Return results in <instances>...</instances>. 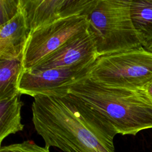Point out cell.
I'll return each instance as SVG.
<instances>
[{
    "label": "cell",
    "instance_id": "12",
    "mask_svg": "<svg viewBox=\"0 0 152 152\" xmlns=\"http://www.w3.org/2000/svg\"><path fill=\"white\" fill-rule=\"evenodd\" d=\"M23 69L20 60L0 59V100L20 94L18 86Z\"/></svg>",
    "mask_w": 152,
    "mask_h": 152
},
{
    "label": "cell",
    "instance_id": "6",
    "mask_svg": "<svg viewBox=\"0 0 152 152\" xmlns=\"http://www.w3.org/2000/svg\"><path fill=\"white\" fill-rule=\"evenodd\" d=\"M94 62L42 71L23 70L19 78L18 91L21 94L33 97L37 95L65 96L73 84L89 77Z\"/></svg>",
    "mask_w": 152,
    "mask_h": 152
},
{
    "label": "cell",
    "instance_id": "2",
    "mask_svg": "<svg viewBox=\"0 0 152 152\" xmlns=\"http://www.w3.org/2000/svg\"><path fill=\"white\" fill-rule=\"evenodd\" d=\"M68 93L104 116L117 134L135 135L152 128V102L144 90L107 86L88 77L73 84Z\"/></svg>",
    "mask_w": 152,
    "mask_h": 152
},
{
    "label": "cell",
    "instance_id": "3",
    "mask_svg": "<svg viewBox=\"0 0 152 152\" xmlns=\"http://www.w3.org/2000/svg\"><path fill=\"white\" fill-rule=\"evenodd\" d=\"M130 5L131 0H97L87 15L99 56L142 47Z\"/></svg>",
    "mask_w": 152,
    "mask_h": 152
},
{
    "label": "cell",
    "instance_id": "13",
    "mask_svg": "<svg viewBox=\"0 0 152 152\" xmlns=\"http://www.w3.org/2000/svg\"><path fill=\"white\" fill-rule=\"evenodd\" d=\"M20 11V0H0V26L14 18Z\"/></svg>",
    "mask_w": 152,
    "mask_h": 152
},
{
    "label": "cell",
    "instance_id": "1",
    "mask_svg": "<svg viewBox=\"0 0 152 152\" xmlns=\"http://www.w3.org/2000/svg\"><path fill=\"white\" fill-rule=\"evenodd\" d=\"M32 121L45 147L64 152H115L117 134L101 114L74 95L34 96Z\"/></svg>",
    "mask_w": 152,
    "mask_h": 152
},
{
    "label": "cell",
    "instance_id": "16",
    "mask_svg": "<svg viewBox=\"0 0 152 152\" xmlns=\"http://www.w3.org/2000/svg\"><path fill=\"white\" fill-rule=\"evenodd\" d=\"M146 50H147L148 51H150L151 52H152V43L150 44V45H148L147 48H145Z\"/></svg>",
    "mask_w": 152,
    "mask_h": 152
},
{
    "label": "cell",
    "instance_id": "5",
    "mask_svg": "<svg viewBox=\"0 0 152 152\" xmlns=\"http://www.w3.org/2000/svg\"><path fill=\"white\" fill-rule=\"evenodd\" d=\"M88 27L87 16L77 15L31 31L23 55V70L31 69L71 37Z\"/></svg>",
    "mask_w": 152,
    "mask_h": 152
},
{
    "label": "cell",
    "instance_id": "11",
    "mask_svg": "<svg viewBox=\"0 0 152 152\" xmlns=\"http://www.w3.org/2000/svg\"><path fill=\"white\" fill-rule=\"evenodd\" d=\"M131 17L142 46L152 43V0H131Z\"/></svg>",
    "mask_w": 152,
    "mask_h": 152
},
{
    "label": "cell",
    "instance_id": "4",
    "mask_svg": "<svg viewBox=\"0 0 152 152\" xmlns=\"http://www.w3.org/2000/svg\"><path fill=\"white\" fill-rule=\"evenodd\" d=\"M88 77L107 86L145 90L152 82V52L141 47L99 56Z\"/></svg>",
    "mask_w": 152,
    "mask_h": 152
},
{
    "label": "cell",
    "instance_id": "8",
    "mask_svg": "<svg viewBox=\"0 0 152 152\" xmlns=\"http://www.w3.org/2000/svg\"><path fill=\"white\" fill-rule=\"evenodd\" d=\"M98 56L94 39L88 27L71 37L28 71L69 67L94 62Z\"/></svg>",
    "mask_w": 152,
    "mask_h": 152
},
{
    "label": "cell",
    "instance_id": "7",
    "mask_svg": "<svg viewBox=\"0 0 152 152\" xmlns=\"http://www.w3.org/2000/svg\"><path fill=\"white\" fill-rule=\"evenodd\" d=\"M97 0H20L31 31L77 15L87 16Z\"/></svg>",
    "mask_w": 152,
    "mask_h": 152
},
{
    "label": "cell",
    "instance_id": "10",
    "mask_svg": "<svg viewBox=\"0 0 152 152\" xmlns=\"http://www.w3.org/2000/svg\"><path fill=\"white\" fill-rule=\"evenodd\" d=\"M21 94L0 100V143L8 136L21 131V110L23 102L20 99Z\"/></svg>",
    "mask_w": 152,
    "mask_h": 152
},
{
    "label": "cell",
    "instance_id": "9",
    "mask_svg": "<svg viewBox=\"0 0 152 152\" xmlns=\"http://www.w3.org/2000/svg\"><path fill=\"white\" fill-rule=\"evenodd\" d=\"M31 30L21 10L11 20L0 26V59L22 61Z\"/></svg>",
    "mask_w": 152,
    "mask_h": 152
},
{
    "label": "cell",
    "instance_id": "15",
    "mask_svg": "<svg viewBox=\"0 0 152 152\" xmlns=\"http://www.w3.org/2000/svg\"><path fill=\"white\" fill-rule=\"evenodd\" d=\"M147 96L152 102V82L144 90Z\"/></svg>",
    "mask_w": 152,
    "mask_h": 152
},
{
    "label": "cell",
    "instance_id": "14",
    "mask_svg": "<svg viewBox=\"0 0 152 152\" xmlns=\"http://www.w3.org/2000/svg\"><path fill=\"white\" fill-rule=\"evenodd\" d=\"M0 152H50L45 147H41L32 141H24L22 142L1 146Z\"/></svg>",
    "mask_w": 152,
    "mask_h": 152
}]
</instances>
